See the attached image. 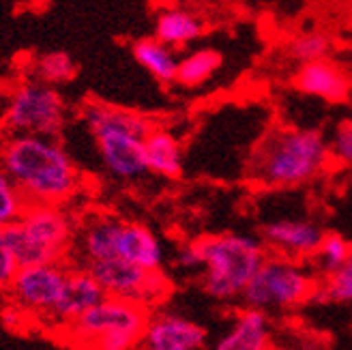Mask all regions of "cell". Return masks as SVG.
<instances>
[{"instance_id": "cell-1", "label": "cell", "mask_w": 352, "mask_h": 350, "mask_svg": "<svg viewBox=\"0 0 352 350\" xmlns=\"http://www.w3.org/2000/svg\"><path fill=\"white\" fill-rule=\"evenodd\" d=\"M0 168L22 191L28 204H56L72 200L80 174L72 155L56 138L11 133L0 144Z\"/></svg>"}, {"instance_id": "cell-2", "label": "cell", "mask_w": 352, "mask_h": 350, "mask_svg": "<svg viewBox=\"0 0 352 350\" xmlns=\"http://www.w3.org/2000/svg\"><path fill=\"white\" fill-rule=\"evenodd\" d=\"M331 155V140L316 127H281L256 149L250 174L264 187L288 189L320 177Z\"/></svg>"}, {"instance_id": "cell-3", "label": "cell", "mask_w": 352, "mask_h": 350, "mask_svg": "<svg viewBox=\"0 0 352 350\" xmlns=\"http://www.w3.org/2000/svg\"><path fill=\"white\" fill-rule=\"evenodd\" d=\"M193 241L202 262V288L210 299L221 303L241 299L269 256L260 237L245 232H219Z\"/></svg>"}, {"instance_id": "cell-4", "label": "cell", "mask_w": 352, "mask_h": 350, "mask_svg": "<svg viewBox=\"0 0 352 350\" xmlns=\"http://www.w3.org/2000/svg\"><path fill=\"white\" fill-rule=\"evenodd\" d=\"M84 122L91 129L101 162L112 177L131 181L148 172L144 142L155 129L151 118L105 103H88L84 108Z\"/></svg>"}, {"instance_id": "cell-5", "label": "cell", "mask_w": 352, "mask_h": 350, "mask_svg": "<svg viewBox=\"0 0 352 350\" xmlns=\"http://www.w3.org/2000/svg\"><path fill=\"white\" fill-rule=\"evenodd\" d=\"M17 269L60 265L74 241V221L56 204H28L24 215L3 230Z\"/></svg>"}, {"instance_id": "cell-6", "label": "cell", "mask_w": 352, "mask_h": 350, "mask_svg": "<svg viewBox=\"0 0 352 350\" xmlns=\"http://www.w3.org/2000/svg\"><path fill=\"white\" fill-rule=\"evenodd\" d=\"M148 320V307L105 296L78 320L67 325V340L76 350H135Z\"/></svg>"}, {"instance_id": "cell-7", "label": "cell", "mask_w": 352, "mask_h": 350, "mask_svg": "<svg viewBox=\"0 0 352 350\" xmlns=\"http://www.w3.org/2000/svg\"><path fill=\"white\" fill-rule=\"evenodd\" d=\"M318 286L314 271L301 260L284 256H267L258 273L243 290L241 301L245 307L269 311H288L309 303Z\"/></svg>"}, {"instance_id": "cell-8", "label": "cell", "mask_w": 352, "mask_h": 350, "mask_svg": "<svg viewBox=\"0 0 352 350\" xmlns=\"http://www.w3.org/2000/svg\"><path fill=\"white\" fill-rule=\"evenodd\" d=\"M67 120V106L56 89L43 82H28L17 89L5 112L11 133L56 138Z\"/></svg>"}, {"instance_id": "cell-9", "label": "cell", "mask_w": 352, "mask_h": 350, "mask_svg": "<svg viewBox=\"0 0 352 350\" xmlns=\"http://www.w3.org/2000/svg\"><path fill=\"white\" fill-rule=\"evenodd\" d=\"M86 269L108 296L133 301L148 309L166 301L172 290V282L164 271H146L120 258L91 262Z\"/></svg>"}, {"instance_id": "cell-10", "label": "cell", "mask_w": 352, "mask_h": 350, "mask_svg": "<svg viewBox=\"0 0 352 350\" xmlns=\"http://www.w3.org/2000/svg\"><path fill=\"white\" fill-rule=\"evenodd\" d=\"M67 279V271L60 265H39V267H24L17 269L11 294L22 309L52 316L60 292Z\"/></svg>"}, {"instance_id": "cell-11", "label": "cell", "mask_w": 352, "mask_h": 350, "mask_svg": "<svg viewBox=\"0 0 352 350\" xmlns=\"http://www.w3.org/2000/svg\"><path fill=\"white\" fill-rule=\"evenodd\" d=\"M324 234L320 226L309 219H273L262 226L260 239L275 256L305 260L316 256Z\"/></svg>"}, {"instance_id": "cell-12", "label": "cell", "mask_w": 352, "mask_h": 350, "mask_svg": "<svg viewBox=\"0 0 352 350\" xmlns=\"http://www.w3.org/2000/svg\"><path fill=\"white\" fill-rule=\"evenodd\" d=\"M206 342V329L181 314L162 311L148 320L142 342L135 350H200Z\"/></svg>"}, {"instance_id": "cell-13", "label": "cell", "mask_w": 352, "mask_h": 350, "mask_svg": "<svg viewBox=\"0 0 352 350\" xmlns=\"http://www.w3.org/2000/svg\"><path fill=\"white\" fill-rule=\"evenodd\" d=\"M292 86L301 95L318 97L327 103H346L352 95V78L329 58L298 67Z\"/></svg>"}, {"instance_id": "cell-14", "label": "cell", "mask_w": 352, "mask_h": 350, "mask_svg": "<svg viewBox=\"0 0 352 350\" xmlns=\"http://www.w3.org/2000/svg\"><path fill=\"white\" fill-rule=\"evenodd\" d=\"M116 258L127 260L146 271H164L166 248L151 228L142 223L122 221V228L116 241Z\"/></svg>"}, {"instance_id": "cell-15", "label": "cell", "mask_w": 352, "mask_h": 350, "mask_svg": "<svg viewBox=\"0 0 352 350\" xmlns=\"http://www.w3.org/2000/svg\"><path fill=\"white\" fill-rule=\"evenodd\" d=\"M105 296L108 294L103 292V288L99 286V282L91 275L88 269L67 271L60 299H58L54 311H52V316L67 327L74 320H78L84 311L101 303Z\"/></svg>"}, {"instance_id": "cell-16", "label": "cell", "mask_w": 352, "mask_h": 350, "mask_svg": "<svg viewBox=\"0 0 352 350\" xmlns=\"http://www.w3.org/2000/svg\"><path fill=\"white\" fill-rule=\"evenodd\" d=\"M271 322L269 314L260 309H241L232 325L215 342V350H269Z\"/></svg>"}, {"instance_id": "cell-17", "label": "cell", "mask_w": 352, "mask_h": 350, "mask_svg": "<svg viewBox=\"0 0 352 350\" xmlns=\"http://www.w3.org/2000/svg\"><path fill=\"white\" fill-rule=\"evenodd\" d=\"M144 155H146V168L148 172L157 174L164 179H179L183 174V151L179 140H176L168 129L155 127L146 142H144Z\"/></svg>"}, {"instance_id": "cell-18", "label": "cell", "mask_w": 352, "mask_h": 350, "mask_svg": "<svg viewBox=\"0 0 352 350\" xmlns=\"http://www.w3.org/2000/svg\"><path fill=\"white\" fill-rule=\"evenodd\" d=\"M204 34V24L198 15L185 9H166L155 20V39H160L168 47H185L198 41Z\"/></svg>"}, {"instance_id": "cell-19", "label": "cell", "mask_w": 352, "mask_h": 350, "mask_svg": "<svg viewBox=\"0 0 352 350\" xmlns=\"http://www.w3.org/2000/svg\"><path fill=\"white\" fill-rule=\"evenodd\" d=\"M133 58L138 65L146 69V72L162 84H172L179 76V58H176L174 50L168 47L155 37H146L133 43Z\"/></svg>"}, {"instance_id": "cell-20", "label": "cell", "mask_w": 352, "mask_h": 350, "mask_svg": "<svg viewBox=\"0 0 352 350\" xmlns=\"http://www.w3.org/2000/svg\"><path fill=\"white\" fill-rule=\"evenodd\" d=\"M122 228V221L114 217H101L86 226L82 232V254L86 262H99L116 258V241Z\"/></svg>"}, {"instance_id": "cell-21", "label": "cell", "mask_w": 352, "mask_h": 350, "mask_svg": "<svg viewBox=\"0 0 352 350\" xmlns=\"http://www.w3.org/2000/svg\"><path fill=\"white\" fill-rule=\"evenodd\" d=\"M221 63H223V56L215 47L191 50L187 56L179 61V76H176V82L183 84L185 89H196V86H202L219 72Z\"/></svg>"}, {"instance_id": "cell-22", "label": "cell", "mask_w": 352, "mask_h": 350, "mask_svg": "<svg viewBox=\"0 0 352 350\" xmlns=\"http://www.w3.org/2000/svg\"><path fill=\"white\" fill-rule=\"evenodd\" d=\"M309 303L314 305H329V303H352V250L344 265L329 275L327 279H320L316 286Z\"/></svg>"}, {"instance_id": "cell-23", "label": "cell", "mask_w": 352, "mask_h": 350, "mask_svg": "<svg viewBox=\"0 0 352 350\" xmlns=\"http://www.w3.org/2000/svg\"><path fill=\"white\" fill-rule=\"evenodd\" d=\"M331 47H333V43L329 39V34H324L320 30H311V32L296 34V37L288 43L286 54L290 61H294L298 67H301L307 63L329 58Z\"/></svg>"}, {"instance_id": "cell-24", "label": "cell", "mask_w": 352, "mask_h": 350, "mask_svg": "<svg viewBox=\"0 0 352 350\" xmlns=\"http://www.w3.org/2000/svg\"><path fill=\"white\" fill-rule=\"evenodd\" d=\"M350 250L352 245L338 232H327L318 252L314 256V262H316V271L322 275V279H327L329 275L336 273L344 262L348 260L350 256Z\"/></svg>"}, {"instance_id": "cell-25", "label": "cell", "mask_w": 352, "mask_h": 350, "mask_svg": "<svg viewBox=\"0 0 352 350\" xmlns=\"http://www.w3.org/2000/svg\"><path fill=\"white\" fill-rule=\"evenodd\" d=\"M76 63L67 52H47L34 61V76L43 84H60L74 78Z\"/></svg>"}, {"instance_id": "cell-26", "label": "cell", "mask_w": 352, "mask_h": 350, "mask_svg": "<svg viewBox=\"0 0 352 350\" xmlns=\"http://www.w3.org/2000/svg\"><path fill=\"white\" fill-rule=\"evenodd\" d=\"M28 208V200L17 185L9 179V174L0 168V230L15 223Z\"/></svg>"}, {"instance_id": "cell-27", "label": "cell", "mask_w": 352, "mask_h": 350, "mask_svg": "<svg viewBox=\"0 0 352 350\" xmlns=\"http://www.w3.org/2000/svg\"><path fill=\"white\" fill-rule=\"evenodd\" d=\"M331 155L344 166H352V118L338 125L331 138Z\"/></svg>"}, {"instance_id": "cell-28", "label": "cell", "mask_w": 352, "mask_h": 350, "mask_svg": "<svg viewBox=\"0 0 352 350\" xmlns=\"http://www.w3.org/2000/svg\"><path fill=\"white\" fill-rule=\"evenodd\" d=\"M15 273H17V262L11 256L7 243H5V237H3V230H0V292L11 288Z\"/></svg>"}, {"instance_id": "cell-29", "label": "cell", "mask_w": 352, "mask_h": 350, "mask_svg": "<svg viewBox=\"0 0 352 350\" xmlns=\"http://www.w3.org/2000/svg\"><path fill=\"white\" fill-rule=\"evenodd\" d=\"M3 320H5V325L13 327L15 322H20V311L13 309V307H7V309L3 311Z\"/></svg>"}]
</instances>
